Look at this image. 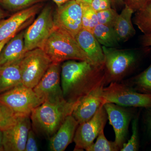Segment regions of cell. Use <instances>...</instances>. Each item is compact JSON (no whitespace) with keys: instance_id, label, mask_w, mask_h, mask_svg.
Returning <instances> with one entry per match:
<instances>
[{"instance_id":"ba28073f","label":"cell","mask_w":151,"mask_h":151,"mask_svg":"<svg viewBox=\"0 0 151 151\" xmlns=\"http://www.w3.org/2000/svg\"><path fill=\"white\" fill-rule=\"evenodd\" d=\"M0 103L19 116H30L34 109L43 103L32 88L21 84L0 94Z\"/></svg>"},{"instance_id":"ac0fdd59","label":"cell","mask_w":151,"mask_h":151,"mask_svg":"<svg viewBox=\"0 0 151 151\" xmlns=\"http://www.w3.org/2000/svg\"><path fill=\"white\" fill-rule=\"evenodd\" d=\"M75 37L79 46L93 64L104 65L105 57L102 46L92 32L82 28Z\"/></svg>"},{"instance_id":"4316f807","label":"cell","mask_w":151,"mask_h":151,"mask_svg":"<svg viewBox=\"0 0 151 151\" xmlns=\"http://www.w3.org/2000/svg\"><path fill=\"white\" fill-rule=\"evenodd\" d=\"M45 0H0V5L10 12L22 10Z\"/></svg>"},{"instance_id":"277c9868","label":"cell","mask_w":151,"mask_h":151,"mask_svg":"<svg viewBox=\"0 0 151 151\" xmlns=\"http://www.w3.org/2000/svg\"><path fill=\"white\" fill-rule=\"evenodd\" d=\"M106 84L121 80L137 64L138 55L132 50L102 46Z\"/></svg>"},{"instance_id":"ffe728a7","label":"cell","mask_w":151,"mask_h":151,"mask_svg":"<svg viewBox=\"0 0 151 151\" xmlns=\"http://www.w3.org/2000/svg\"><path fill=\"white\" fill-rule=\"evenodd\" d=\"M21 60L2 69L0 74V94L22 84L20 66Z\"/></svg>"},{"instance_id":"6da1fadb","label":"cell","mask_w":151,"mask_h":151,"mask_svg":"<svg viewBox=\"0 0 151 151\" xmlns=\"http://www.w3.org/2000/svg\"><path fill=\"white\" fill-rule=\"evenodd\" d=\"M60 83L64 99L76 103L98 86L106 84L104 65L69 60L61 65Z\"/></svg>"},{"instance_id":"5bb4252c","label":"cell","mask_w":151,"mask_h":151,"mask_svg":"<svg viewBox=\"0 0 151 151\" xmlns=\"http://www.w3.org/2000/svg\"><path fill=\"white\" fill-rule=\"evenodd\" d=\"M103 105L110 124L115 132L114 142L121 150L124 143H126L132 113L114 103H107Z\"/></svg>"},{"instance_id":"8d00e7d4","label":"cell","mask_w":151,"mask_h":151,"mask_svg":"<svg viewBox=\"0 0 151 151\" xmlns=\"http://www.w3.org/2000/svg\"><path fill=\"white\" fill-rule=\"evenodd\" d=\"M52 1L55 3L57 6H59L70 0H52Z\"/></svg>"},{"instance_id":"836d02e7","label":"cell","mask_w":151,"mask_h":151,"mask_svg":"<svg viewBox=\"0 0 151 151\" xmlns=\"http://www.w3.org/2000/svg\"><path fill=\"white\" fill-rule=\"evenodd\" d=\"M141 41L143 46H151V35H144L141 38Z\"/></svg>"},{"instance_id":"7a4b0ae2","label":"cell","mask_w":151,"mask_h":151,"mask_svg":"<svg viewBox=\"0 0 151 151\" xmlns=\"http://www.w3.org/2000/svg\"><path fill=\"white\" fill-rule=\"evenodd\" d=\"M78 102L70 103L65 99L57 102L45 101L31 113L32 129L39 137L49 140L67 117L72 115Z\"/></svg>"},{"instance_id":"cb8c5ba5","label":"cell","mask_w":151,"mask_h":151,"mask_svg":"<svg viewBox=\"0 0 151 151\" xmlns=\"http://www.w3.org/2000/svg\"><path fill=\"white\" fill-rule=\"evenodd\" d=\"M79 4L82 8V28L92 33L94 28L99 24L97 12L90 4Z\"/></svg>"},{"instance_id":"d4e9b609","label":"cell","mask_w":151,"mask_h":151,"mask_svg":"<svg viewBox=\"0 0 151 151\" xmlns=\"http://www.w3.org/2000/svg\"><path fill=\"white\" fill-rule=\"evenodd\" d=\"M103 129L97 137V140L93 143L88 149L87 151H117L120 149L115 142L108 141L105 137Z\"/></svg>"},{"instance_id":"83f0119b","label":"cell","mask_w":151,"mask_h":151,"mask_svg":"<svg viewBox=\"0 0 151 151\" xmlns=\"http://www.w3.org/2000/svg\"><path fill=\"white\" fill-rule=\"evenodd\" d=\"M139 116L133 120L132 124V135L127 143H124L120 150L122 151H136L139 149V131H138Z\"/></svg>"},{"instance_id":"30bf717a","label":"cell","mask_w":151,"mask_h":151,"mask_svg":"<svg viewBox=\"0 0 151 151\" xmlns=\"http://www.w3.org/2000/svg\"><path fill=\"white\" fill-rule=\"evenodd\" d=\"M60 64L52 63L40 81L33 89L43 102H57L64 100L60 83Z\"/></svg>"},{"instance_id":"44dd1931","label":"cell","mask_w":151,"mask_h":151,"mask_svg":"<svg viewBox=\"0 0 151 151\" xmlns=\"http://www.w3.org/2000/svg\"><path fill=\"white\" fill-rule=\"evenodd\" d=\"M92 33L102 46L116 47L119 42L113 27L98 24L93 30Z\"/></svg>"},{"instance_id":"d590c367","label":"cell","mask_w":151,"mask_h":151,"mask_svg":"<svg viewBox=\"0 0 151 151\" xmlns=\"http://www.w3.org/2000/svg\"><path fill=\"white\" fill-rule=\"evenodd\" d=\"M4 151L3 146V131L0 129V151Z\"/></svg>"},{"instance_id":"5b68a950","label":"cell","mask_w":151,"mask_h":151,"mask_svg":"<svg viewBox=\"0 0 151 151\" xmlns=\"http://www.w3.org/2000/svg\"><path fill=\"white\" fill-rule=\"evenodd\" d=\"M103 104L112 103L123 107L151 109V94L136 91L130 86L112 82L103 87Z\"/></svg>"},{"instance_id":"9c48e42d","label":"cell","mask_w":151,"mask_h":151,"mask_svg":"<svg viewBox=\"0 0 151 151\" xmlns=\"http://www.w3.org/2000/svg\"><path fill=\"white\" fill-rule=\"evenodd\" d=\"M108 119L103 105L90 120L79 124L73 139L74 151L86 150L94 143L100 131L104 129Z\"/></svg>"},{"instance_id":"603a6c76","label":"cell","mask_w":151,"mask_h":151,"mask_svg":"<svg viewBox=\"0 0 151 151\" xmlns=\"http://www.w3.org/2000/svg\"><path fill=\"white\" fill-rule=\"evenodd\" d=\"M132 88L138 92L151 94V63L132 79Z\"/></svg>"},{"instance_id":"f1b7e54d","label":"cell","mask_w":151,"mask_h":151,"mask_svg":"<svg viewBox=\"0 0 151 151\" xmlns=\"http://www.w3.org/2000/svg\"><path fill=\"white\" fill-rule=\"evenodd\" d=\"M97 12L99 24L113 27L119 15L116 10L111 8Z\"/></svg>"},{"instance_id":"e0dca14e","label":"cell","mask_w":151,"mask_h":151,"mask_svg":"<svg viewBox=\"0 0 151 151\" xmlns=\"http://www.w3.org/2000/svg\"><path fill=\"white\" fill-rule=\"evenodd\" d=\"M25 29L13 37L6 44L0 54V69L21 60L26 53L25 49Z\"/></svg>"},{"instance_id":"74e56055","label":"cell","mask_w":151,"mask_h":151,"mask_svg":"<svg viewBox=\"0 0 151 151\" xmlns=\"http://www.w3.org/2000/svg\"><path fill=\"white\" fill-rule=\"evenodd\" d=\"M76 1L79 3H82V4H91L92 0H76Z\"/></svg>"},{"instance_id":"8fae6325","label":"cell","mask_w":151,"mask_h":151,"mask_svg":"<svg viewBox=\"0 0 151 151\" xmlns=\"http://www.w3.org/2000/svg\"><path fill=\"white\" fill-rule=\"evenodd\" d=\"M82 10L81 4L70 0L57 6L53 13L55 26L64 30L75 37L82 28Z\"/></svg>"},{"instance_id":"7c38bea8","label":"cell","mask_w":151,"mask_h":151,"mask_svg":"<svg viewBox=\"0 0 151 151\" xmlns=\"http://www.w3.org/2000/svg\"><path fill=\"white\" fill-rule=\"evenodd\" d=\"M42 6L39 3L0 20V41L12 37L30 24Z\"/></svg>"},{"instance_id":"d6986e66","label":"cell","mask_w":151,"mask_h":151,"mask_svg":"<svg viewBox=\"0 0 151 151\" xmlns=\"http://www.w3.org/2000/svg\"><path fill=\"white\" fill-rule=\"evenodd\" d=\"M134 12V11L133 9L126 5L114 22L113 28L119 42L127 41L136 34V30L132 20Z\"/></svg>"},{"instance_id":"7402d4cb","label":"cell","mask_w":151,"mask_h":151,"mask_svg":"<svg viewBox=\"0 0 151 151\" xmlns=\"http://www.w3.org/2000/svg\"><path fill=\"white\" fill-rule=\"evenodd\" d=\"M133 22L144 35H151V3L137 11Z\"/></svg>"},{"instance_id":"1f68e13d","label":"cell","mask_w":151,"mask_h":151,"mask_svg":"<svg viewBox=\"0 0 151 151\" xmlns=\"http://www.w3.org/2000/svg\"><path fill=\"white\" fill-rule=\"evenodd\" d=\"M132 2V9L134 10L139 11L143 8L147 4L146 0H130Z\"/></svg>"},{"instance_id":"60d3db41","label":"cell","mask_w":151,"mask_h":151,"mask_svg":"<svg viewBox=\"0 0 151 151\" xmlns=\"http://www.w3.org/2000/svg\"><path fill=\"white\" fill-rule=\"evenodd\" d=\"M2 70L1 69H0V74H1V73L2 72Z\"/></svg>"},{"instance_id":"4fadbf2b","label":"cell","mask_w":151,"mask_h":151,"mask_svg":"<svg viewBox=\"0 0 151 151\" xmlns=\"http://www.w3.org/2000/svg\"><path fill=\"white\" fill-rule=\"evenodd\" d=\"M32 128L30 116L19 117L16 124L3 131L4 151H24L28 134Z\"/></svg>"},{"instance_id":"484cf974","label":"cell","mask_w":151,"mask_h":151,"mask_svg":"<svg viewBox=\"0 0 151 151\" xmlns=\"http://www.w3.org/2000/svg\"><path fill=\"white\" fill-rule=\"evenodd\" d=\"M6 105L0 103V129L4 131L16 124L19 117Z\"/></svg>"},{"instance_id":"f546056e","label":"cell","mask_w":151,"mask_h":151,"mask_svg":"<svg viewBox=\"0 0 151 151\" xmlns=\"http://www.w3.org/2000/svg\"><path fill=\"white\" fill-rule=\"evenodd\" d=\"M35 132L32 128L28 134L24 151H37L39 150Z\"/></svg>"},{"instance_id":"8992f818","label":"cell","mask_w":151,"mask_h":151,"mask_svg":"<svg viewBox=\"0 0 151 151\" xmlns=\"http://www.w3.org/2000/svg\"><path fill=\"white\" fill-rule=\"evenodd\" d=\"M52 63L51 60L42 48L27 52L20 63L22 84L33 89Z\"/></svg>"},{"instance_id":"9a60e30c","label":"cell","mask_w":151,"mask_h":151,"mask_svg":"<svg viewBox=\"0 0 151 151\" xmlns=\"http://www.w3.org/2000/svg\"><path fill=\"white\" fill-rule=\"evenodd\" d=\"M104 86H98L78 102L72 115L79 124L90 120L104 105L102 95Z\"/></svg>"},{"instance_id":"4dcf8cb0","label":"cell","mask_w":151,"mask_h":151,"mask_svg":"<svg viewBox=\"0 0 151 151\" xmlns=\"http://www.w3.org/2000/svg\"><path fill=\"white\" fill-rule=\"evenodd\" d=\"M91 7L96 12L111 8V0H92Z\"/></svg>"},{"instance_id":"e575fe53","label":"cell","mask_w":151,"mask_h":151,"mask_svg":"<svg viewBox=\"0 0 151 151\" xmlns=\"http://www.w3.org/2000/svg\"><path fill=\"white\" fill-rule=\"evenodd\" d=\"M12 37L8 38L6 39L5 40H4L0 41V54H1L3 48H4L5 45H6V44L8 42Z\"/></svg>"},{"instance_id":"b9f144b4","label":"cell","mask_w":151,"mask_h":151,"mask_svg":"<svg viewBox=\"0 0 151 151\" xmlns=\"http://www.w3.org/2000/svg\"></svg>"},{"instance_id":"2e32d148","label":"cell","mask_w":151,"mask_h":151,"mask_svg":"<svg viewBox=\"0 0 151 151\" xmlns=\"http://www.w3.org/2000/svg\"><path fill=\"white\" fill-rule=\"evenodd\" d=\"M78 125V122L72 115L68 116L56 133L49 140L50 150L65 151L73 141Z\"/></svg>"},{"instance_id":"f35d334b","label":"cell","mask_w":151,"mask_h":151,"mask_svg":"<svg viewBox=\"0 0 151 151\" xmlns=\"http://www.w3.org/2000/svg\"><path fill=\"white\" fill-rule=\"evenodd\" d=\"M6 16H7V14L2 9L0 8V20L4 18Z\"/></svg>"},{"instance_id":"ab89813d","label":"cell","mask_w":151,"mask_h":151,"mask_svg":"<svg viewBox=\"0 0 151 151\" xmlns=\"http://www.w3.org/2000/svg\"><path fill=\"white\" fill-rule=\"evenodd\" d=\"M116 1L118 2L121 3L123 2V0H116Z\"/></svg>"},{"instance_id":"3957f363","label":"cell","mask_w":151,"mask_h":151,"mask_svg":"<svg viewBox=\"0 0 151 151\" xmlns=\"http://www.w3.org/2000/svg\"><path fill=\"white\" fill-rule=\"evenodd\" d=\"M42 49L52 63L60 64L67 60H77L88 61L93 64L79 46L75 37L64 30L56 27Z\"/></svg>"},{"instance_id":"52a82bcc","label":"cell","mask_w":151,"mask_h":151,"mask_svg":"<svg viewBox=\"0 0 151 151\" xmlns=\"http://www.w3.org/2000/svg\"><path fill=\"white\" fill-rule=\"evenodd\" d=\"M53 13L51 6H45L35 20L25 29V49L27 52L36 48H42L55 27Z\"/></svg>"},{"instance_id":"d6a6232c","label":"cell","mask_w":151,"mask_h":151,"mask_svg":"<svg viewBox=\"0 0 151 151\" xmlns=\"http://www.w3.org/2000/svg\"><path fill=\"white\" fill-rule=\"evenodd\" d=\"M146 116V123L147 128L148 132L151 139V109H147Z\"/></svg>"}]
</instances>
